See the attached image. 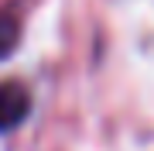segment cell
<instances>
[{
    "instance_id": "6da1fadb",
    "label": "cell",
    "mask_w": 154,
    "mask_h": 151,
    "mask_svg": "<svg viewBox=\"0 0 154 151\" xmlns=\"http://www.w3.org/2000/svg\"><path fill=\"white\" fill-rule=\"evenodd\" d=\"M31 113V93L24 83H0V131H14Z\"/></svg>"
},
{
    "instance_id": "7a4b0ae2",
    "label": "cell",
    "mask_w": 154,
    "mask_h": 151,
    "mask_svg": "<svg viewBox=\"0 0 154 151\" xmlns=\"http://www.w3.org/2000/svg\"><path fill=\"white\" fill-rule=\"evenodd\" d=\"M17 41H21V24H17V17L0 11V58L11 55L17 48Z\"/></svg>"
}]
</instances>
